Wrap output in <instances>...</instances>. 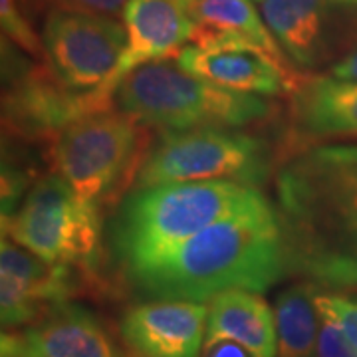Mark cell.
<instances>
[{
    "label": "cell",
    "instance_id": "obj_2",
    "mask_svg": "<svg viewBox=\"0 0 357 357\" xmlns=\"http://www.w3.org/2000/svg\"><path fill=\"white\" fill-rule=\"evenodd\" d=\"M123 272L155 300L208 302L229 290L266 292L288 272L278 213L272 208L215 222Z\"/></svg>",
    "mask_w": 357,
    "mask_h": 357
},
{
    "label": "cell",
    "instance_id": "obj_16",
    "mask_svg": "<svg viewBox=\"0 0 357 357\" xmlns=\"http://www.w3.org/2000/svg\"><path fill=\"white\" fill-rule=\"evenodd\" d=\"M290 96V123L298 139L357 137V82L306 76Z\"/></svg>",
    "mask_w": 357,
    "mask_h": 357
},
{
    "label": "cell",
    "instance_id": "obj_9",
    "mask_svg": "<svg viewBox=\"0 0 357 357\" xmlns=\"http://www.w3.org/2000/svg\"><path fill=\"white\" fill-rule=\"evenodd\" d=\"M42 40L52 70L66 88L76 93L96 91L105 102H114L107 88L128 50L126 24L115 16L50 10Z\"/></svg>",
    "mask_w": 357,
    "mask_h": 357
},
{
    "label": "cell",
    "instance_id": "obj_15",
    "mask_svg": "<svg viewBox=\"0 0 357 357\" xmlns=\"http://www.w3.org/2000/svg\"><path fill=\"white\" fill-rule=\"evenodd\" d=\"M123 24L128 30V50L107 88L112 100L129 72L155 60L177 58L192 36V18L185 0H129Z\"/></svg>",
    "mask_w": 357,
    "mask_h": 357
},
{
    "label": "cell",
    "instance_id": "obj_5",
    "mask_svg": "<svg viewBox=\"0 0 357 357\" xmlns=\"http://www.w3.org/2000/svg\"><path fill=\"white\" fill-rule=\"evenodd\" d=\"M149 128L117 105L93 109L70 121L48 145L52 173L60 175L79 199L102 206L135 181L147 159Z\"/></svg>",
    "mask_w": 357,
    "mask_h": 357
},
{
    "label": "cell",
    "instance_id": "obj_18",
    "mask_svg": "<svg viewBox=\"0 0 357 357\" xmlns=\"http://www.w3.org/2000/svg\"><path fill=\"white\" fill-rule=\"evenodd\" d=\"M177 62L195 76L232 91L255 96H284L292 91L280 68L256 52L201 50L187 46L177 56Z\"/></svg>",
    "mask_w": 357,
    "mask_h": 357
},
{
    "label": "cell",
    "instance_id": "obj_4",
    "mask_svg": "<svg viewBox=\"0 0 357 357\" xmlns=\"http://www.w3.org/2000/svg\"><path fill=\"white\" fill-rule=\"evenodd\" d=\"M114 100L121 112L145 128L163 133L244 128L262 121L272 109L262 96L232 91L195 76L177 58L135 68L119 82Z\"/></svg>",
    "mask_w": 357,
    "mask_h": 357
},
{
    "label": "cell",
    "instance_id": "obj_11",
    "mask_svg": "<svg viewBox=\"0 0 357 357\" xmlns=\"http://www.w3.org/2000/svg\"><path fill=\"white\" fill-rule=\"evenodd\" d=\"M2 357H128V354L93 312L64 302L26 328L4 330Z\"/></svg>",
    "mask_w": 357,
    "mask_h": 357
},
{
    "label": "cell",
    "instance_id": "obj_8",
    "mask_svg": "<svg viewBox=\"0 0 357 357\" xmlns=\"http://www.w3.org/2000/svg\"><path fill=\"white\" fill-rule=\"evenodd\" d=\"M8 40L2 38V119L4 131L22 139H48L79 115L109 107L96 91L76 93L62 84L50 64L22 58Z\"/></svg>",
    "mask_w": 357,
    "mask_h": 357
},
{
    "label": "cell",
    "instance_id": "obj_1",
    "mask_svg": "<svg viewBox=\"0 0 357 357\" xmlns=\"http://www.w3.org/2000/svg\"><path fill=\"white\" fill-rule=\"evenodd\" d=\"M288 272L333 290L357 288V159L307 149L278 175Z\"/></svg>",
    "mask_w": 357,
    "mask_h": 357
},
{
    "label": "cell",
    "instance_id": "obj_12",
    "mask_svg": "<svg viewBox=\"0 0 357 357\" xmlns=\"http://www.w3.org/2000/svg\"><path fill=\"white\" fill-rule=\"evenodd\" d=\"M208 306L189 300H149L128 307L119 340L128 357H199Z\"/></svg>",
    "mask_w": 357,
    "mask_h": 357
},
{
    "label": "cell",
    "instance_id": "obj_3",
    "mask_svg": "<svg viewBox=\"0 0 357 357\" xmlns=\"http://www.w3.org/2000/svg\"><path fill=\"white\" fill-rule=\"evenodd\" d=\"M258 187L234 181H189L135 189L119 206L112 246L123 268L165 252L227 218L272 211Z\"/></svg>",
    "mask_w": 357,
    "mask_h": 357
},
{
    "label": "cell",
    "instance_id": "obj_26",
    "mask_svg": "<svg viewBox=\"0 0 357 357\" xmlns=\"http://www.w3.org/2000/svg\"><path fill=\"white\" fill-rule=\"evenodd\" d=\"M337 149H340L342 153L349 155V157H356L357 159V145H337Z\"/></svg>",
    "mask_w": 357,
    "mask_h": 357
},
{
    "label": "cell",
    "instance_id": "obj_14",
    "mask_svg": "<svg viewBox=\"0 0 357 357\" xmlns=\"http://www.w3.org/2000/svg\"><path fill=\"white\" fill-rule=\"evenodd\" d=\"M351 6L340 0H262L260 10L286 56L312 70L332 60L337 50L345 54L342 13Z\"/></svg>",
    "mask_w": 357,
    "mask_h": 357
},
{
    "label": "cell",
    "instance_id": "obj_23",
    "mask_svg": "<svg viewBox=\"0 0 357 357\" xmlns=\"http://www.w3.org/2000/svg\"><path fill=\"white\" fill-rule=\"evenodd\" d=\"M318 357H357V349L349 344L344 332L333 324L332 319L319 316Z\"/></svg>",
    "mask_w": 357,
    "mask_h": 357
},
{
    "label": "cell",
    "instance_id": "obj_27",
    "mask_svg": "<svg viewBox=\"0 0 357 357\" xmlns=\"http://www.w3.org/2000/svg\"><path fill=\"white\" fill-rule=\"evenodd\" d=\"M340 2H345V4H354V6H357V0H340Z\"/></svg>",
    "mask_w": 357,
    "mask_h": 357
},
{
    "label": "cell",
    "instance_id": "obj_24",
    "mask_svg": "<svg viewBox=\"0 0 357 357\" xmlns=\"http://www.w3.org/2000/svg\"><path fill=\"white\" fill-rule=\"evenodd\" d=\"M330 76L345 82H357V40L337 62H333Z\"/></svg>",
    "mask_w": 357,
    "mask_h": 357
},
{
    "label": "cell",
    "instance_id": "obj_13",
    "mask_svg": "<svg viewBox=\"0 0 357 357\" xmlns=\"http://www.w3.org/2000/svg\"><path fill=\"white\" fill-rule=\"evenodd\" d=\"M192 18V46L201 50H246L270 58L296 89L307 74L296 68L282 50L250 0H185ZM290 91V93H292Z\"/></svg>",
    "mask_w": 357,
    "mask_h": 357
},
{
    "label": "cell",
    "instance_id": "obj_20",
    "mask_svg": "<svg viewBox=\"0 0 357 357\" xmlns=\"http://www.w3.org/2000/svg\"><path fill=\"white\" fill-rule=\"evenodd\" d=\"M0 26L2 38L8 40L18 50L26 52L34 62L50 64L44 40L40 38L32 24L28 22L20 0H0Z\"/></svg>",
    "mask_w": 357,
    "mask_h": 357
},
{
    "label": "cell",
    "instance_id": "obj_10",
    "mask_svg": "<svg viewBox=\"0 0 357 357\" xmlns=\"http://www.w3.org/2000/svg\"><path fill=\"white\" fill-rule=\"evenodd\" d=\"M88 274L76 266L50 264L2 234L0 319L4 330L26 328L48 310L70 302Z\"/></svg>",
    "mask_w": 357,
    "mask_h": 357
},
{
    "label": "cell",
    "instance_id": "obj_7",
    "mask_svg": "<svg viewBox=\"0 0 357 357\" xmlns=\"http://www.w3.org/2000/svg\"><path fill=\"white\" fill-rule=\"evenodd\" d=\"M270 175L262 139L227 128L163 133L143 161L135 189L189 181H234L258 187Z\"/></svg>",
    "mask_w": 357,
    "mask_h": 357
},
{
    "label": "cell",
    "instance_id": "obj_28",
    "mask_svg": "<svg viewBox=\"0 0 357 357\" xmlns=\"http://www.w3.org/2000/svg\"><path fill=\"white\" fill-rule=\"evenodd\" d=\"M258 2H262V0H258Z\"/></svg>",
    "mask_w": 357,
    "mask_h": 357
},
{
    "label": "cell",
    "instance_id": "obj_22",
    "mask_svg": "<svg viewBox=\"0 0 357 357\" xmlns=\"http://www.w3.org/2000/svg\"><path fill=\"white\" fill-rule=\"evenodd\" d=\"M30 2L34 6L50 8V10L117 16V14H123L129 0H30Z\"/></svg>",
    "mask_w": 357,
    "mask_h": 357
},
{
    "label": "cell",
    "instance_id": "obj_6",
    "mask_svg": "<svg viewBox=\"0 0 357 357\" xmlns=\"http://www.w3.org/2000/svg\"><path fill=\"white\" fill-rule=\"evenodd\" d=\"M2 234L50 264L88 274L100 255V206L79 199L64 178L50 173L32 183L14 215L2 217Z\"/></svg>",
    "mask_w": 357,
    "mask_h": 357
},
{
    "label": "cell",
    "instance_id": "obj_17",
    "mask_svg": "<svg viewBox=\"0 0 357 357\" xmlns=\"http://www.w3.org/2000/svg\"><path fill=\"white\" fill-rule=\"evenodd\" d=\"M230 340L243 345L250 357H276V316L258 292L229 290L208 300L204 344Z\"/></svg>",
    "mask_w": 357,
    "mask_h": 357
},
{
    "label": "cell",
    "instance_id": "obj_19",
    "mask_svg": "<svg viewBox=\"0 0 357 357\" xmlns=\"http://www.w3.org/2000/svg\"><path fill=\"white\" fill-rule=\"evenodd\" d=\"M318 288L312 282L292 284L282 290L274 316L278 333L276 357H318L319 312L316 307Z\"/></svg>",
    "mask_w": 357,
    "mask_h": 357
},
{
    "label": "cell",
    "instance_id": "obj_25",
    "mask_svg": "<svg viewBox=\"0 0 357 357\" xmlns=\"http://www.w3.org/2000/svg\"><path fill=\"white\" fill-rule=\"evenodd\" d=\"M201 357H250V354L243 345L234 344L230 340H218V342L204 344Z\"/></svg>",
    "mask_w": 357,
    "mask_h": 357
},
{
    "label": "cell",
    "instance_id": "obj_21",
    "mask_svg": "<svg viewBox=\"0 0 357 357\" xmlns=\"http://www.w3.org/2000/svg\"><path fill=\"white\" fill-rule=\"evenodd\" d=\"M316 307L319 316L332 319L357 349V300L337 294H316Z\"/></svg>",
    "mask_w": 357,
    "mask_h": 357
}]
</instances>
